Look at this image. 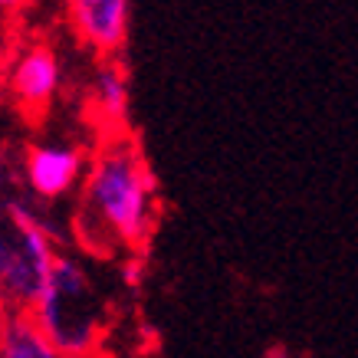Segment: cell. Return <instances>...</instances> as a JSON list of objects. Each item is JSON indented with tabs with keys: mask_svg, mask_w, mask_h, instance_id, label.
Listing matches in <instances>:
<instances>
[{
	"mask_svg": "<svg viewBox=\"0 0 358 358\" xmlns=\"http://www.w3.org/2000/svg\"><path fill=\"white\" fill-rule=\"evenodd\" d=\"M27 313L69 358L102 355L109 309H106L102 289L79 260L59 253L50 280Z\"/></svg>",
	"mask_w": 358,
	"mask_h": 358,
	"instance_id": "2",
	"label": "cell"
},
{
	"mask_svg": "<svg viewBox=\"0 0 358 358\" xmlns=\"http://www.w3.org/2000/svg\"><path fill=\"white\" fill-rule=\"evenodd\" d=\"M89 155L83 145L73 141H40L27 148L23 158V178L27 187L40 201H59L76 185H83Z\"/></svg>",
	"mask_w": 358,
	"mask_h": 358,
	"instance_id": "6",
	"label": "cell"
},
{
	"mask_svg": "<svg viewBox=\"0 0 358 358\" xmlns=\"http://www.w3.org/2000/svg\"><path fill=\"white\" fill-rule=\"evenodd\" d=\"M3 89L13 96L23 115L40 119L50 112L63 89V59L43 40H27L10 50L3 69Z\"/></svg>",
	"mask_w": 358,
	"mask_h": 358,
	"instance_id": "4",
	"label": "cell"
},
{
	"mask_svg": "<svg viewBox=\"0 0 358 358\" xmlns=\"http://www.w3.org/2000/svg\"><path fill=\"white\" fill-rule=\"evenodd\" d=\"M86 109H89L92 125L102 135L125 131V122H129V73L119 63V56L99 59L96 73L89 79Z\"/></svg>",
	"mask_w": 358,
	"mask_h": 358,
	"instance_id": "7",
	"label": "cell"
},
{
	"mask_svg": "<svg viewBox=\"0 0 358 358\" xmlns=\"http://www.w3.org/2000/svg\"><path fill=\"white\" fill-rule=\"evenodd\" d=\"M99 358H102V355H99Z\"/></svg>",
	"mask_w": 358,
	"mask_h": 358,
	"instance_id": "13",
	"label": "cell"
},
{
	"mask_svg": "<svg viewBox=\"0 0 358 358\" xmlns=\"http://www.w3.org/2000/svg\"><path fill=\"white\" fill-rule=\"evenodd\" d=\"M66 23L92 56H119L129 40L131 0H63Z\"/></svg>",
	"mask_w": 358,
	"mask_h": 358,
	"instance_id": "5",
	"label": "cell"
},
{
	"mask_svg": "<svg viewBox=\"0 0 358 358\" xmlns=\"http://www.w3.org/2000/svg\"><path fill=\"white\" fill-rule=\"evenodd\" d=\"M13 309H10V299H7V293H3V282H0V322L10 315Z\"/></svg>",
	"mask_w": 358,
	"mask_h": 358,
	"instance_id": "11",
	"label": "cell"
},
{
	"mask_svg": "<svg viewBox=\"0 0 358 358\" xmlns=\"http://www.w3.org/2000/svg\"><path fill=\"white\" fill-rule=\"evenodd\" d=\"M158 224V181L129 131H109L83 174V230H96L102 253H141Z\"/></svg>",
	"mask_w": 358,
	"mask_h": 358,
	"instance_id": "1",
	"label": "cell"
},
{
	"mask_svg": "<svg viewBox=\"0 0 358 358\" xmlns=\"http://www.w3.org/2000/svg\"><path fill=\"white\" fill-rule=\"evenodd\" d=\"M0 358H69L30 313H10L0 322Z\"/></svg>",
	"mask_w": 358,
	"mask_h": 358,
	"instance_id": "8",
	"label": "cell"
},
{
	"mask_svg": "<svg viewBox=\"0 0 358 358\" xmlns=\"http://www.w3.org/2000/svg\"><path fill=\"white\" fill-rule=\"evenodd\" d=\"M13 20H17V17L0 13V86H3V69H7L10 50L17 46V40H13Z\"/></svg>",
	"mask_w": 358,
	"mask_h": 358,
	"instance_id": "9",
	"label": "cell"
},
{
	"mask_svg": "<svg viewBox=\"0 0 358 358\" xmlns=\"http://www.w3.org/2000/svg\"><path fill=\"white\" fill-rule=\"evenodd\" d=\"M59 260L53 230L17 197L0 204V282L13 313H27Z\"/></svg>",
	"mask_w": 358,
	"mask_h": 358,
	"instance_id": "3",
	"label": "cell"
},
{
	"mask_svg": "<svg viewBox=\"0 0 358 358\" xmlns=\"http://www.w3.org/2000/svg\"><path fill=\"white\" fill-rule=\"evenodd\" d=\"M0 185H3V152H0Z\"/></svg>",
	"mask_w": 358,
	"mask_h": 358,
	"instance_id": "12",
	"label": "cell"
},
{
	"mask_svg": "<svg viewBox=\"0 0 358 358\" xmlns=\"http://www.w3.org/2000/svg\"><path fill=\"white\" fill-rule=\"evenodd\" d=\"M27 3L30 0H0V13H7V17H20L27 10Z\"/></svg>",
	"mask_w": 358,
	"mask_h": 358,
	"instance_id": "10",
	"label": "cell"
}]
</instances>
